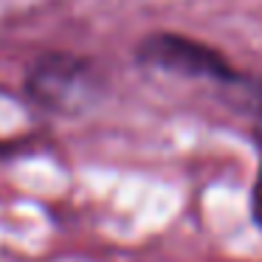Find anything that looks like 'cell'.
<instances>
[{"label": "cell", "mask_w": 262, "mask_h": 262, "mask_svg": "<svg viewBox=\"0 0 262 262\" xmlns=\"http://www.w3.org/2000/svg\"><path fill=\"white\" fill-rule=\"evenodd\" d=\"M138 59L147 68L169 71L178 76H198V79L234 82L237 74L220 51L189 40L181 34H152L138 46Z\"/></svg>", "instance_id": "7a4b0ae2"}, {"label": "cell", "mask_w": 262, "mask_h": 262, "mask_svg": "<svg viewBox=\"0 0 262 262\" xmlns=\"http://www.w3.org/2000/svg\"><path fill=\"white\" fill-rule=\"evenodd\" d=\"M26 91L37 104L54 113H82L99 96L93 68L74 57H46L31 68Z\"/></svg>", "instance_id": "6da1fadb"}, {"label": "cell", "mask_w": 262, "mask_h": 262, "mask_svg": "<svg viewBox=\"0 0 262 262\" xmlns=\"http://www.w3.org/2000/svg\"><path fill=\"white\" fill-rule=\"evenodd\" d=\"M254 214L262 226V166H259V175H256V186H254Z\"/></svg>", "instance_id": "3957f363"}]
</instances>
